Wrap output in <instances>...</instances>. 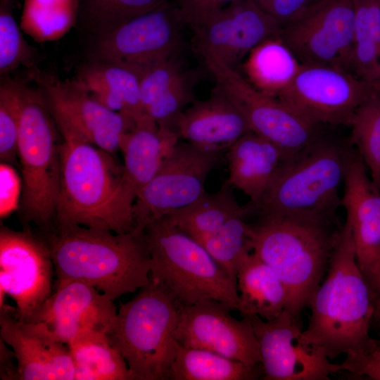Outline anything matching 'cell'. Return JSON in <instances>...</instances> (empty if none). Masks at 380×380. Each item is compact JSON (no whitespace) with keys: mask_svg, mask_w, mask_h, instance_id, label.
Masks as SVG:
<instances>
[{"mask_svg":"<svg viewBox=\"0 0 380 380\" xmlns=\"http://www.w3.org/2000/svg\"><path fill=\"white\" fill-rule=\"evenodd\" d=\"M310 317L302 339L330 360L360 359L380 344L369 334L376 314L372 292L358 266L349 224L342 226L322 282L308 306Z\"/></svg>","mask_w":380,"mask_h":380,"instance_id":"cell-1","label":"cell"},{"mask_svg":"<svg viewBox=\"0 0 380 380\" xmlns=\"http://www.w3.org/2000/svg\"><path fill=\"white\" fill-rule=\"evenodd\" d=\"M61 175L53 227L82 226L122 234L134 227L136 194L113 153L61 133Z\"/></svg>","mask_w":380,"mask_h":380,"instance_id":"cell-2","label":"cell"},{"mask_svg":"<svg viewBox=\"0 0 380 380\" xmlns=\"http://www.w3.org/2000/svg\"><path fill=\"white\" fill-rule=\"evenodd\" d=\"M48 246L55 281H84L115 300L150 281L151 256L143 232L71 226L39 234Z\"/></svg>","mask_w":380,"mask_h":380,"instance_id":"cell-3","label":"cell"},{"mask_svg":"<svg viewBox=\"0 0 380 380\" xmlns=\"http://www.w3.org/2000/svg\"><path fill=\"white\" fill-rule=\"evenodd\" d=\"M342 226L335 216H260L249 224L252 252L283 283L286 310L300 318L327 274Z\"/></svg>","mask_w":380,"mask_h":380,"instance_id":"cell-4","label":"cell"},{"mask_svg":"<svg viewBox=\"0 0 380 380\" xmlns=\"http://www.w3.org/2000/svg\"><path fill=\"white\" fill-rule=\"evenodd\" d=\"M178 302L156 279L122 303L106 332L133 380H168L176 354Z\"/></svg>","mask_w":380,"mask_h":380,"instance_id":"cell-5","label":"cell"},{"mask_svg":"<svg viewBox=\"0 0 380 380\" xmlns=\"http://www.w3.org/2000/svg\"><path fill=\"white\" fill-rule=\"evenodd\" d=\"M350 149L320 137L288 156L253 209L260 216H336Z\"/></svg>","mask_w":380,"mask_h":380,"instance_id":"cell-6","label":"cell"},{"mask_svg":"<svg viewBox=\"0 0 380 380\" xmlns=\"http://www.w3.org/2000/svg\"><path fill=\"white\" fill-rule=\"evenodd\" d=\"M151 256V277L162 284L178 303L192 305L214 299L238 310L237 284L206 250L164 217L143 231Z\"/></svg>","mask_w":380,"mask_h":380,"instance_id":"cell-7","label":"cell"},{"mask_svg":"<svg viewBox=\"0 0 380 380\" xmlns=\"http://www.w3.org/2000/svg\"><path fill=\"white\" fill-rule=\"evenodd\" d=\"M18 157L23 180L20 208L25 225L54 226L61 160L57 125L43 94L20 83Z\"/></svg>","mask_w":380,"mask_h":380,"instance_id":"cell-8","label":"cell"},{"mask_svg":"<svg viewBox=\"0 0 380 380\" xmlns=\"http://www.w3.org/2000/svg\"><path fill=\"white\" fill-rule=\"evenodd\" d=\"M223 151L178 141L156 176L137 195L133 232L142 233L151 222L190 205L205 192L210 172Z\"/></svg>","mask_w":380,"mask_h":380,"instance_id":"cell-9","label":"cell"},{"mask_svg":"<svg viewBox=\"0 0 380 380\" xmlns=\"http://www.w3.org/2000/svg\"><path fill=\"white\" fill-rule=\"evenodd\" d=\"M377 87L338 67L302 64L277 98L316 125H349L356 110Z\"/></svg>","mask_w":380,"mask_h":380,"instance_id":"cell-10","label":"cell"},{"mask_svg":"<svg viewBox=\"0 0 380 380\" xmlns=\"http://www.w3.org/2000/svg\"><path fill=\"white\" fill-rule=\"evenodd\" d=\"M216 87L243 112L251 131L280 147L289 156L304 148L321 136L311 122L276 97L253 87L234 68L207 62Z\"/></svg>","mask_w":380,"mask_h":380,"instance_id":"cell-11","label":"cell"},{"mask_svg":"<svg viewBox=\"0 0 380 380\" xmlns=\"http://www.w3.org/2000/svg\"><path fill=\"white\" fill-rule=\"evenodd\" d=\"M53 274L48 246L29 225L22 231L1 227L0 306L9 296L16 305V317L27 321L51 294Z\"/></svg>","mask_w":380,"mask_h":380,"instance_id":"cell-12","label":"cell"},{"mask_svg":"<svg viewBox=\"0 0 380 380\" xmlns=\"http://www.w3.org/2000/svg\"><path fill=\"white\" fill-rule=\"evenodd\" d=\"M355 15L354 0H318L283 28L281 38L302 64L353 72Z\"/></svg>","mask_w":380,"mask_h":380,"instance_id":"cell-13","label":"cell"},{"mask_svg":"<svg viewBox=\"0 0 380 380\" xmlns=\"http://www.w3.org/2000/svg\"><path fill=\"white\" fill-rule=\"evenodd\" d=\"M49 109L61 133H66L114 153L135 124L113 111L77 81L38 77Z\"/></svg>","mask_w":380,"mask_h":380,"instance_id":"cell-14","label":"cell"},{"mask_svg":"<svg viewBox=\"0 0 380 380\" xmlns=\"http://www.w3.org/2000/svg\"><path fill=\"white\" fill-rule=\"evenodd\" d=\"M282 30L253 0H236L191 29V48L204 63L234 68L261 42L281 37Z\"/></svg>","mask_w":380,"mask_h":380,"instance_id":"cell-15","label":"cell"},{"mask_svg":"<svg viewBox=\"0 0 380 380\" xmlns=\"http://www.w3.org/2000/svg\"><path fill=\"white\" fill-rule=\"evenodd\" d=\"M250 319L259 344L265 380H328L341 369L302 339L300 318L284 310L277 317Z\"/></svg>","mask_w":380,"mask_h":380,"instance_id":"cell-16","label":"cell"},{"mask_svg":"<svg viewBox=\"0 0 380 380\" xmlns=\"http://www.w3.org/2000/svg\"><path fill=\"white\" fill-rule=\"evenodd\" d=\"M183 25L169 3L96 37L93 59L141 70L175 56Z\"/></svg>","mask_w":380,"mask_h":380,"instance_id":"cell-17","label":"cell"},{"mask_svg":"<svg viewBox=\"0 0 380 380\" xmlns=\"http://www.w3.org/2000/svg\"><path fill=\"white\" fill-rule=\"evenodd\" d=\"M178 305L176 339L179 344L208 350L247 365L261 364L259 344L248 317H234L227 305L214 299Z\"/></svg>","mask_w":380,"mask_h":380,"instance_id":"cell-18","label":"cell"},{"mask_svg":"<svg viewBox=\"0 0 380 380\" xmlns=\"http://www.w3.org/2000/svg\"><path fill=\"white\" fill-rule=\"evenodd\" d=\"M341 205L346 213L360 271L376 308L380 300V189L357 151L350 149Z\"/></svg>","mask_w":380,"mask_h":380,"instance_id":"cell-19","label":"cell"},{"mask_svg":"<svg viewBox=\"0 0 380 380\" xmlns=\"http://www.w3.org/2000/svg\"><path fill=\"white\" fill-rule=\"evenodd\" d=\"M117 312L107 295L84 281L70 279L55 281L50 296L25 322L42 324L67 344L86 331L106 333Z\"/></svg>","mask_w":380,"mask_h":380,"instance_id":"cell-20","label":"cell"},{"mask_svg":"<svg viewBox=\"0 0 380 380\" xmlns=\"http://www.w3.org/2000/svg\"><path fill=\"white\" fill-rule=\"evenodd\" d=\"M16 308L0 306L1 338L14 353L19 380H73L75 369L67 344L40 324L19 319Z\"/></svg>","mask_w":380,"mask_h":380,"instance_id":"cell-21","label":"cell"},{"mask_svg":"<svg viewBox=\"0 0 380 380\" xmlns=\"http://www.w3.org/2000/svg\"><path fill=\"white\" fill-rule=\"evenodd\" d=\"M251 128L241 109L216 87L205 100H194L176 125L179 139L199 148L224 151Z\"/></svg>","mask_w":380,"mask_h":380,"instance_id":"cell-22","label":"cell"},{"mask_svg":"<svg viewBox=\"0 0 380 380\" xmlns=\"http://www.w3.org/2000/svg\"><path fill=\"white\" fill-rule=\"evenodd\" d=\"M142 72L134 67L92 59L79 68L75 80L105 106L129 118L135 125L156 123L141 105Z\"/></svg>","mask_w":380,"mask_h":380,"instance_id":"cell-23","label":"cell"},{"mask_svg":"<svg viewBox=\"0 0 380 380\" xmlns=\"http://www.w3.org/2000/svg\"><path fill=\"white\" fill-rule=\"evenodd\" d=\"M288 156L270 141L248 132L227 149V182L250 198L249 204L253 208Z\"/></svg>","mask_w":380,"mask_h":380,"instance_id":"cell-24","label":"cell"},{"mask_svg":"<svg viewBox=\"0 0 380 380\" xmlns=\"http://www.w3.org/2000/svg\"><path fill=\"white\" fill-rule=\"evenodd\" d=\"M179 139L175 132L156 123L134 125L125 134L120 146L123 173L136 197L159 172Z\"/></svg>","mask_w":380,"mask_h":380,"instance_id":"cell-25","label":"cell"},{"mask_svg":"<svg viewBox=\"0 0 380 380\" xmlns=\"http://www.w3.org/2000/svg\"><path fill=\"white\" fill-rule=\"evenodd\" d=\"M241 317L256 315L265 320L277 317L287 307L286 289L274 270L253 252L243 258L237 273Z\"/></svg>","mask_w":380,"mask_h":380,"instance_id":"cell-26","label":"cell"},{"mask_svg":"<svg viewBox=\"0 0 380 380\" xmlns=\"http://www.w3.org/2000/svg\"><path fill=\"white\" fill-rule=\"evenodd\" d=\"M301 65L281 36L270 38L246 56L243 77L258 91L277 98L289 86Z\"/></svg>","mask_w":380,"mask_h":380,"instance_id":"cell-27","label":"cell"},{"mask_svg":"<svg viewBox=\"0 0 380 380\" xmlns=\"http://www.w3.org/2000/svg\"><path fill=\"white\" fill-rule=\"evenodd\" d=\"M227 180L214 193L205 192L185 208L165 216L179 230L196 241L220 229L241 213L253 212L249 204L241 206Z\"/></svg>","mask_w":380,"mask_h":380,"instance_id":"cell-28","label":"cell"},{"mask_svg":"<svg viewBox=\"0 0 380 380\" xmlns=\"http://www.w3.org/2000/svg\"><path fill=\"white\" fill-rule=\"evenodd\" d=\"M67 345L75 365V380H133L125 358L106 333L86 331Z\"/></svg>","mask_w":380,"mask_h":380,"instance_id":"cell-29","label":"cell"},{"mask_svg":"<svg viewBox=\"0 0 380 380\" xmlns=\"http://www.w3.org/2000/svg\"><path fill=\"white\" fill-rule=\"evenodd\" d=\"M264 376L261 364L247 365L216 353L177 343L170 369L172 380H255Z\"/></svg>","mask_w":380,"mask_h":380,"instance_id":"cell-30","label":"cell"},{"mask_svg":"<svg viewBox=\"0 0 380 380\" xmlns=\"http://www.w3.org/2000/svg\"><path fill=\"white\" fill-rule=\"evenodd\" d=\"M169 3V0H78L77 24L97 37Z\"/></svg>","mask_w":380,"mask_h":380,"instance_id":"cell-31","label":"cell"},{"mask_svg":"<svg viewBox=\"0 0 380 380\" xmlns=\"http://www.w3.org/2000/svg\"><path fill=\"white\" fill-rule=\"evenodd\" d=\"M78 0H25L20 27L35 41L58 39L76 26Z\"/></svg>","mask_w":380,"mask_h":380,"instance_id":"cell-32","label":"cell"},{"mask_svg":"<svg viewBox=\"0 0 380 380\" xmlns=\"http://www.w3.org/2000/svg\"><path fill=\"white\" fill-rule=\"evenodd\" d=\"M248 213L232 217L217 231L197 241L236 284L239 265L244 256L252 251L249 224L243 220Z\"/></svg>","mask_w":380,"mask_h":380,"instance_id":"cell-33","label":"cell"},{"mask_svg":"<svg viewBox=\"0 0 380 380\" xmlns=\"http://www.w3.org/2000/svg\"><path fill=\"white\" fill-rule=\"evenodd\" d=\"M349 126L357 147L374 184L380 189V87L359 106Z\"/></svg>","mask_w":380,"mask_h":380,"instance_id":"cell-34","label":"cell"},{"mask_svg":"<svg viewBox=\"0 0 380 380\" xmlns=\"http://www.w3.org/2000/svg\"><path fill=\"white\" fill-rule=\"evenodd\" d=\"M353 72L380 87V45L371 26L367 0H354Z\"/></svg>","mask_w":380,"mask_h":380,"instance_id":"cell-35","label":"cell"},{"mask_svg":"<svg viewBox=\"0 0 380 380\" xmlns=\"http://www.w3.org/2000/svg\"><path fill=\"white\" fill-rule=\"evenodd\" d=\"M15 6L0 0V75L3 77L20 65L34 63V53L25 42L13 15Z\"/></svg>","mask_w":380,"mask_h":380,"instance_id":"cell-36","label":"cell"},{"mask_svg":"<svg viewBox=\"0 0 380 380\" xmlns=\"http://www.w3.org/2000/svg\"><path fill=\"white\" fill-rule=\"evenodd\" d=\"M20 82L6 79L0 87L1 162L15 163L20 118Z\"/></svg>","mask_w":380,"mask_h":380,"instance_id":"cell-37","label":"cell"},{"mask_svg":"<svg viewBox=\"0 0 380 380\" xmlns=\"http://www.w3.org/2000/svg\"><path fill=\"white\" fill-rule=\"evenodd\" d=\"M194 76L184 73L146 109V114L163 129L176 133L177 120L193 100ZM177 134V133H176Z\"/></svg>","mask_w":380,"mask_h":380,"instance_id":"cell-38","label":"cell"},{"mask_svg":"<svg viewBox=\"0 0 380 380\" xmlns=\"http://www.w3.org/2000/svg\"><path fill=\"white\" fill-rule=\"evenodd\" d=\"M184 72L175 56L155 63L143 71L140 78V96L145 113L153 101Z\"/></svg>","mask_w":380,"mask_h":380,"instance_id":"cell-39","label":"cell"},{"mask_svg":"<svg viewBox=\"0 0 380 380\" xmlns=\"http://www.w3.org/2000/svg\"><path fill=\"white\" fill-rule=\"evenodd\" d=\"M23 180L12 164H0V217L5 219L20 205Z\"/></svg>","mask_w":380,"mask_h":380,"instance_id":"cell-40","label":"cell"},{"mask_svg":"<svg viewBox=\"0 0 380 380\" xmlns=\"http://www.w3.org/2000/svg\"><path fill=\"white\" fill-rule=\"evenodd\" d=\"M236 0H174L175 8L183 25L191 29L213 13Z\"/></svg>","mask_w":380,"mask_h":380,"instance_id":"cell-41","label":"cell"},{"mask_svg":"<svg viewBox=\"0 0 380 380\" xmlns=\"http://www.w3.org/2000/svg\"><path fill=\"white\" fill-rule=\"evenodd\" d=\"M318 0H253L282 28L300 18Z\"/></svg>","mask_w":380,"mask_h":380,"instance_id":"cell-42","label":"cell"},{"mask_svg":"<svg viewBox=\"0 0 380 380\" xmlns=\"http://www.w3.org/2000/svg\"><path fill=\"white\" fill-rule=\"evenodd\" d=\"M340 365L342 370L380 380V346L365 357L353 361L344 360Z\"/></svg>","mask_w":380,"mask_h":380,"instance_id":"cell-43","label":"cell"},{"mask_svg":"<svg viewBox=\"0 0 380 380\" xmlns=\"http://www.w3.org/2000/svg\"><path fill=\"white\" fill-rule=\"evenodd\" d=\"M0 376L3 380H17L18 370L17 364H14L15 359L13 350L8 348V346L0 338Z\"/></svg>","mask_w":380,"mask_h":380,"instance_id":"cell-44","label":"cell"},{"mask_svg":"<svg viewBox=\"0 0 380 380\" xmlns=\"http://www.w3.org/2000/svg\"><path fill=\"white\" fill-rule=\"evenodd\" d=\"M4 1H10V2H11L15 6H16V4H17V3H18V0H4Z\"/></svg>","mask_w":380,"mask_h":380,"instance_id":"cell-45","label":"cell"},{"mask_svg":"<svg viewBox=\"0 0 380 380\" xmlns=\"http://www.w3.org/2000/svg\"><path fill=\"white\" fill-rule=\"evenodd\" d=\"M380 313V300H379V305H378V307H377V309H376V315H379Z\"/></svg>","mask_w":380,"mask_h":380,"instance_id":"cell-46","label":"cell"},{"mask_svg":"<svg viewBox=\"0 0 380 380\" xmlns=\"http://www.w3.org/2000/svg\"><path fill=\"white\" fill-rule=\"evenodd\" d=\"M377 317H379V321H380V313L377 315Z\"/></svg>","mask_w":380,"mask_h":380,"instance_id":"cell-47","label":"cell"}]
</instances>
